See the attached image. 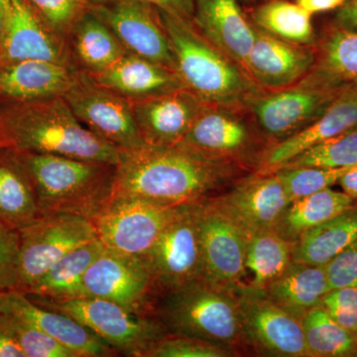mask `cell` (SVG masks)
Wrapping results in <instances>:
<instances>
[{
	"label": "cell",
	"mask_w": 357,
	"mask_h": 357,
	"mask_svg": "<svg viewBox=\"0 0 357 357\" xmlns=\"http://www.w3.org/2000/svg\"><path fill=\"white\" fill-rule=\"evenodd\" d=\"M236 164L208 158L184 146L121 150L115 195L168 206L196 204L236 175Z\"/></svg>",
	"instance_id": "cell-1"
},
{
	"label": "cell",
	"mask_w": 357,
	"mask_h": 357,
	"mask_svg": "<svg viewBox=\"0 0 357 357\" xmlns=\"http://www.w3.org/2000/svg\"><path fill=\"white\" fill-rule=\"evenodd\" d=\"M8 148L20 153L56 155L119 162L121 149L98 137L77 119L64 98L13 103L0 114Z\"/></svg>",
	"instance_id": "cell-2"
},
{
	"label": "cell",
	"mask_w": 357,
	"mask_h": 357,
	"mask_svg": "<svg viewBox=\"0 0 357 357\" xmlns=\"http://www.w3.org/2000/svg\"><path fill=\"white\" fill-rule=\"evenodd\" d=\"M175 70L206 105L246 107L260 89L245 70L199 32L194 21L159 10Z\"/></svg>",
	"instance_id": "cell-3"
},
{
	"label": "cell",
	"mask_w": 357,
	"mask_h": 357,
	"mask_svg": "<svg viewBox=\"0 0 357 357\" xmlns=\"http://www.w3.org/2000/svg\"><path fill=\"white\" fill-rule=\"evenodd\" d=\"M20 155L31 178L40 215L66 213L93 220L114 198V164L56 155Z\"/></svg>",
	"instance_id": "cell-4"
},
{
	"label": "cell",
	"mask_w": 357,
	"mask_h": 357,
	"mask_svg": "<svg viewBox=\"0 0 357 357\" xmlns=\"http://www.w3.org/2000/svg\"><path fill=\"white\" fill-rule=\"evenodd\" d=\"M161 318L168 332L227 349L244 340L237 290L206 279L169 291Z\"/></svg>",
	"instance_id": "cell-5"
},
{
	"label": "cell",
	"mask_w": 357,
	"mask_h": 357,
	"mask_svg": "<svg viewBox=\"0 0 357 357\" xmlns=\"http://www.w3.org/2000/svg\"><path fill=\"white\" fill-rule=\"evenodd\" d=\"M29 298L40 306L64 312L77 319L117 354L121 352L124 356L146 357L152 345L168 335L163 324L110 301L91 297L65 300Z\"/></svg>",
	"instance_id": "cell-6"
},
{
	"label": "cell",
	"mask_w": 357,
	"mask_h": 357,
	"mask_svg": "<svg viewBox=\"0 0 357 357\" xmlns=\"http://www.w3.org/2000/svg\"><path fill=\"white\" fill-rule=\"evenodd\" d=\"M20 280L27 293L59 260L75 248L98 239L93 220L66 213L42 215L20 229Z\"/></svg>",
	"instance_id": "cell-7"
},
{
	"label": "cell",
	"mask_w": 357,
	"mask_h": 357,
	"mask_svg": "<svg viewBox=\"0 0 357 357\" xmlns=\"http://www.w3.org/2000/svg\"><path fill=\"white\" fill-rule=\"evenodd\" d=\"M345 89L328 88L304 77L289 88L260 91L246 107L258 129L276 143L316 121Z\"/></svg>",
	"instance_id": "cell-8"
},
{
	"label": "cell",
	"mask_w": 357,
	"mask_h": 357,
	"mask_svg": "<svg viewBox=\"0 0 357 357\" xmlns=\"http://www.w3.org/2000/svg\"><path fill=\"white\" fill-rule=\"evenodd\" d=\"M180 206L115 195L107 210L93 222L105 249L144 257Z\"/></svg>",
	"instance_id": "cell-9"
},
{
	"label": "cell",
	"mask_w": 357,
	"mask_h": 357,
	"mask_svg": "<svg viewBox=\"0 0 357 357\" xmlns=\"http://www.w3.org/2000/svg\"><path fill=\"white\" fill-rule=\"evenodd\" d=\"M197 204L181 206L144 256L156 285L168 291L203 277Z\"/></svg>",
	"instance_id": "cell-10"
},
{
	"label": "cell",
	"mask_w": 357,
	"mask_h": 357,
	"mask_svg": "<svg viewBox=\"0 0 357 357\" xmlns=\"http://www.w3.org/2000/svg\"><path fill=\"white\" fill-rule=\"evenodd\" d=\"M64 98L86 128L119 149H134L144 145L131 102L96 84L81 70Z\"/></svg>",
	"instance_id": "cell-11"
},
{
	"label": "cell",
	"mask_w": 357,
	"mask_h": 357,
	"mask_svg": "<svg viewBox=\"0 0 357 357\" xmlns=\"http://www.w3.org/2000/svg\"><path fill=\"white\" fill-rule=\"evenodd\" d=\"M255 128L248 107L206 105L180 144L208 158L238 165L255 150Z\"/></svg>",
	"instance_id": "cell-12"
},
{
	"label": "cell",
	"mask_w": 357,
	"mask_h": 357,
	"mask_svg": "<svg viewBox=\"0 0 357 357\" xmlns=\"http://www.w3.org/2000/svg\"><path fill=\"white\" fill-rule=\"evenodd\" d=\"M244 340L275 356H309L302 321L268 297L263 290L237 289Z\"/></svg>",
	"instance_id": "cell-13"
},
{
	"label": "cell",
	"mask_w": 357,
	"mask_h": 357,
	"mask_svg": "<svg viewBox=\"0 0 357 357\" xmlns=\"http://www.w3.org/2000/svg\"><path fill=\"white\" fill-rule=\"evenodd\" d=\"M89 11L114 33L129 53L176 70L156 7L141 0H96Z\"/></svg>",
	"instance_id": "cell-14"
},
{
	"label": "cell",
	"mask_w": 357,
	"mask_h": 357,
	"mask_svg": "<svg viewBox=\"0 0 357 357\" xmlns=\"http://www.w3.org/2000/svg\"><path fill=\"white\" fill-rule=\"evenodd\" d=\"M201 241L203 277L206 280L231 289L243 287L248 236L213 202L197 204Z\"/></svg>",
	"instance_id": "cell-15"
},
{
	"label": "cell",
	"mask_w": 357,
	"mask_h": 357,
	"mask_svg": "<svg viewBox=\"0 0 357 357\" xmlns=\"http://www.w3.org/2000/svg\"><path fill=\"white\" fill-rule=\"evenodd\" d=\"M155 286L153 273L144 257L105 249L84 274L83 297L110 301L142 314Z\"/></svg>",
	"instance_id": "cell-16"
},
{
	"label": "cell",
	"mask_w": 357,
	"mask_h": 357,
	"mask_svg": "<svg viewBox=\"0 0 357 357\" xmlns=\"http://www.w3.org/2000/svg\"><path fill=\"white\" fill-rule=\"evenodd\" d=\"M25 60L50 61L75 67L67 38L45 20L29 0H8L0 66Z\"/></svg>",
	"instance_id": "cell-17"
},
{
	"label": "cell",
	"mask_w": 357,
	"mask_h": 357,
	"mask_svg": "<svg viewBox=\"0 0 357 357\" xmlns=\"http://www.w3.org/2000/svg\"><path fill=\"white\" fill-rule=\"evenodd\" d=\"M213 204L243 230L246 236L276 231L291 204L275 172H259L246 178Z\"/></svg>",
	"instance_id": "cell-18"
},
{
	"label": "cell",
	"mask_w": 357,
	"mask_h": 357,
	"mask_svg": "<svg viewBox=\"0 0 357 357\" xmlns=\"http://www.w3.org/2000/svg\"><path fill=\"white\" fill-rule=\"evenodd\" d=\"M206 105L185 88L131 102L141 138L150 146L182 143Z\"/></svg>",
	"instance_id": "cell-19"
},
{
	"label": "cell",
	"mask_w": 357,
	"mask_h": 357,
	"mask_svg": "<svg viewBox=\"0 0 357 357\" xmlns=\"http://www.w3.org/2000/svg\"><path fill=\"white\" fill-rule=\"evenodd\" d=\"M314 61V47L290 43L255 27L245 72L263 91H277L302 81Z\"/></svg>",
	"instance_id": "cell-20"
},
{
	"label": "cell",
	"mask_w": 357,
	"mask_h": 357,
	"mask_svg": "<svg viewBox=\"0 0 357 357\" xmlns=\"http://www.w3.org/2000/svg\"><path fill=\"white\" fill-rule=\"evenodd\" d=\"M356 126L357 86H354L345 89L316 121L263 151L259 157L260 172H272L310 148Z\"/></svg>",
	"instance_id": "cell-21"
},
{
	"label": "cell",
	"mask_w": 357,
	"mask_h": 357,
	"mask_svg": "<svg viewBox=\"0 0 357 357\" xmlns=\"http://www.w3.org/2000/svg\"><path fill=\"white\" fill-rule=\"evenodd\" d=\"M79 70L43 60H25L0 66V98L11 103L64 98Z\"/></svg>",
	"instance_id": "cell-22"
},
{
	"label": "cell",
	"mask_w": 357,
	"mask_h": 357,
	"mask_svg": "<svg viewBox=\"0 0 357 357\" xmlns=\"http://www.w3.org/2000/svg\"><path fill=\"white\" fill-rule=\"evenodd\" d=\"M194 23L208 41L245 70L255 27L238 0H195Z\"/></svg>",
	"instance_id": "cell-23"
},
{
	"label": "cell",
	"mask_w": 357,
	"mask_h": 357,
	"mask_svg": "<svg viewBox=\"0 0 357 357\" xmlns=\"http://www.w3.org/2000/svg\"><path fill=\"white\" fill-rule=\"evenodd\" d=\"M10 312L43 331L77 357H109L117 352L95 333L64 312L54 311L33 302L20 291L9 292Z\"/></svg>",
	"instance_id": "cell-24"
},
{
	"label": "cell",
	"mask_w": 357,
	"mask_h": 357,
	"mask_svg": "<svg viewBox=\"0 0 357 357\" xmlns=\"http://www.w3.org/2000/svg\"><path fill=\"white\" fill-rule=\"evenodd\" d=\"M88 76L130 102L185 88L176 70L132 53L124 56L109 69Z\"/></svg>",
	"instance_id": "cell-25"
},
{
	"label": "cell",
	"mask_w": 357,
	"mask_h": 357,
	"mask_svg": "<svg viewBox=\"0 0 357 357\" xmlns=\"http://www.w3.org/2000/svg\"><path fill=\"white\" fill-rule=\"evenodd\" d=\"M316 61L305 79L328 88L357 86V33L337 22L317 42Z\"/></svg>",
	"instance_id": "cell-26"
},
{
	"label": "cell",
	"mask_w": 357,
	"mask_h": 357,
	"mask_svg": "<svg viewBox=\"0 0 357 357\" xmlns=\"http://www.w3.org/2000/svg\"><path fill=\"white\" fill-rule=\"evenodd\" d=\"M67 42L75 67L86 75L109 69L129 53L114 33L91 11L75 23Z\"/></svg>",
	"instance_id": "cell-27"
},
{
	"label": "cell",
	"mask_w": 357,
	"mask_h": 357,
	"mask_svg": "<svg viewBox=\"0 0 357 357\" xmlns=\"http://www.w3.org/2000/svg\"><path fill=\"white\" fill-rule=\"evenodd\" d=\"M40 217L36 195L20 155L0 149V222L20 230Z\"/></svg>",
	"instance_id": "cell-28"
},
{
	"label": "cell",
	"mask_w": 357,
	"mask_h": 357,
	"mask_svg": "<svg viewBox=\"0 0 357 357\" xmlns=\"http://www.w3.org/2000/svg\"><path fill=\"white\" fill-rule=\"evenodd\" d=\"M330 290L325 266L293 261L263 291L278 306L302 319L307 312L321 306Z\"/></svg>",
	"instance_id": "cell-29"
},
{
	"label": "cell",
	"mask_w": 357,
	"mask_h": 357,
	"mask_svg": "<svg viewBox=\"0 0 357 357\" xmlns=\"http://www.w3.org/2000/svg\"><path fill=\"white\" fill-rule=\"evenodd\" d=\"M105 250L98 238L75 248L54 264L26 295L51 300L83 297L84 274Z\"/></svg>",
	"instance_id": "cell-30"
},
{
	"label": "cell",
	"mask_w": 357,
	"mask_h": 357,
	"mask_svg": "<svg viewBox=\"0 0 357 357\" xmlns=\"http://www.w3.org/2000/svg\"><path fill=\"white\" fill-rule=\"evenodd\" d=\"M357 241V210L344 211L293 243V261L325 266Z\"/></svg>",
	"instance_id": "cell-31"
},
{
	"label": "cell",
	"mask_w": 357,
	"mask_h": 357,
	"mask_svg": "<svg viewBox=\"0 0 357 357\" xmlns=\"http://www.w3.org/2000/svg\"><path fill=\"white\" fill-rule=\"evenodd\" d=\"M354 199L344 192L326 188L292 202L276 232L287 241H297L305 232L354 208Z\"/></svg>",
	"instance_id": "cell-32"
},
{
	"label": "cell",
	"mask_w": 357,
	"mask_h": 357,
	"mask_svg": "<svg viewBox=\"0 0 357 357\" xmlns=\"http://www.w3.org/2000/svg\"><path fill=\"white\" fill-rule=\"evenodd\" d=\"M312 16L297 2L262 0L253 9L251 22L258 29L290 43L316 47Z\"/></svg>",
	"instance_id": "cell-33"
},
{
	"label": "cell",
	"mask_w": 357,
	"mask_h": 357,
	"mask_svg": "<svg viewBox=\"0 0 357 357\" xmlns=\"http://www.w3.org/2000/svg\"><path fill=\"white\" fill-rule=\"evenodd\" d=\"M292 262V241L276 231L259 232L248 237L245 268L251 275L249 287L264 290Z\"/></svg>",
	"instance_id": "cell-34"
},
{
	"label": "cell",
	"mask_w": 357,
	"mask_h": 357,
	"mask_svg": "<svg viewBox=\"0 0 357 357\" xmlns=\"http://www.w3.org/2000/svg\"><path fill=\"white\" fill-rule=\"evenodd\" d=\"M301 321L309 356L344 357L356 354V335L338 325L323 307H314Z\"/></svg>",
	"instance_id": "cell-35"
},
{
	"label": "cell",
	"mask_w": 357,
	"mask_h": 357,
	"mask_svg": "<svg viewBox=\"0 0 357 357\" xmlns=\"http://www.w3.org/2000/svg\"><path fill=\"white\" fill-rule=\"evenodd\" d=\"M354 165H357V126L310 148L279 168H344Z\"/></svg>",
	"instance_id": "cell-36"
},
{
	"label": "cell",
	"mask_w": 357,
	"mask_h": 357,
	"mask_svg": "<svg viewBox=\"0 0 357 357\" xmlns=\"http://www.w3.org/2000/svg\"><path fill=\"white\" fill-rule=\"evenodd\" d=\"M356 166V165H354ZM354 166L344 168L298 167L279 168L273 172L280 178L291 203L337 184L340 178Z\"/></svg>",
	"instance_id": "cell-37"
},
{
	"label": "cell",
	"mask_w": 357,
	"mask_h": 357,
	"mask_svg": "<svg viewBox=\"0 0 357 357\" xmlns=\"http://www.w3.org/2000/svg\"><path fill=\"white\" fill-rule=\"evenodd\" d=\"M232 351L222 345L211 344L182 335H166L157 340L147 352L146 357H227Z\"/></svg>",
	"instance_id": "cell-38"
},
{
	"label": "cell",
	"mask_w": 357,
	"mask_h": 357,
	"mask_svg": "<svg viewBox=\"0 0 357 357\" xmlns=\"http://www.w3.org/2000/svg\"><path fill=\"white\" fill-rule=\"evenodd\" d=\"M11 321L25 357H77L74 352L24 319L11 314Z\"/></svg>",
	"instance_id": "cell-39"
},
{
	"label": "cell",
	"mask_w": 357,
	"mask_h": 357,
	"mask_svg": "<svg viewBox=\"0 0 357 357\" xmlns=\"http://www.w3.org/2000/svg\"><path fill=\"white\" fill-rule=\"evenodd\" d=\"M45 20L67 38L73 26L91 10L96 0H29Z\"/></svg>",
	"instance_id": "cell-40"
},
{
	"label": "cell",
	"mask_w": 357,
	"mask_h": 357,
	"mask_svg": "<svg viewBox=\"0 0 357 357\" xmlns=\"http://www.w3.org/2000/svg\"><path fill=\"white\" fill-rule=\"evenodd\" d=\"M20 280V230L0 222V292L17 291Z\"/></svg>",
	"instance_id": "cell-41"
},
{
	"label": "cell",
	"mask_w": 357,
	"mask_h": 357,
	"mask_svg": "<svg viewBox=\"0 0 357 357\" xmlns=\"http://www.w3.org/2000/svg\"><path fill=\"white\" fill-rule=\"evenodd\" d=\"M321 306L338 325L357 337V287L332 289Z\"/></svg>",
	"instance_id": "cell-42"
},
{
	"label": "cell",
	"mask_w": 357,
	"mask_h": 357,
	"mask_svg": "<svg viewBox=\"0 0 357 357\" xmlns=\"http://www.w3.org/2000/svg\"><path fill=\"white\" fill-rule=\"evenodd\" d=\"M330 289L357 287V241L325 265Z\"/></svg>",
	"instance_id": "cell-43"
},
{
	"label": "cell",
	"mask_w": 357,
	"mask_h": 357,
	"mask_svg": "<svg viewBox=\"0 0 357 357\" xmlns=\"http://www.w3.org/2000/svg\"><path fill=\"white\" fill-rule=\"evenodd\" d=\"M0 357H25L14 333L11 312L0 314Z\"/></svg>",
	"instance_id": "cell-44"
},
{
	"label": "cell",
	"mask_w": 357,
	"mask_h": 357,
	"mask_svg": "<svg viewBox=\"0 0 357 357\" xmlns=\"http://www.w3.org/2000/svg\"><path fill=\"white\" fill-rule=\"evenodd\" d=\"M156 7L159 10L185 18L194 20L195 0H141Z\"/></svg>",
	"instance_id": "cell-45"
},
{
	"label": "cell",
	"mask_w": 357,
	"mask_h": 357,
	"mask_svg": "<svg viewBox=\"0 0 357 357\" xmlns=\"http://www.w3.org/2000/svg\"><path fill=\"white\" fill-rule=\"evenodd\" d=\"M335 21L342 27L357 33V0H345L344 6L337 9Z\"/></svg>",
	"instance_id": "cell-46"
},
{
	"label": "cell",
	"mask_w": 357,
	"mask_h": 357,
	"mask_svg": "<svg viewBox=\"0 0 357 357\" xmlns=\"http://www.w3.org/2000/svg\"><path fill=\"white\" fill-rule=\"evenodd\" d=\"M304 10L311 15L337 10L344 6L345 0H296Z\"/></svg>",
	"instance_id": "cell-47"
},
{
	"label": "cell",
	"mask_w": 357,
	"mask_h": 357,
	"mask_svg": "<svg viewBox=\"0 0 357 357\" xmlns=\"http://www.w3.org/2000/svg\"><path fill=\"white\" fill-rule=\"evenodd\" d=\"M337 184L342 185L345 194L354 199H357V165L345 172Z\"/></svg>",
	"instance_id": "cell-48"
},
{
	"label": "cell",
	"mask_w": 357,
	"mask_h": 357,
	"mask_svg": "<svg viewBox=\"0 0 357 357\" xmlns=\"http://www.w3.org/2000/svg\"><path fill=\"white\" fill-rule=\"evenodd\" d=\"M8 18V0H0V45L3 39Z\"/></svg>",
	"instance_id": "cell-49"
},
{
	"label": "cell",
	"mask_w": 357,
	"mask_h": 357,
	"mask_svg": "<svg viewBox=\"0 0 357 357\" xmlns=\"http://www.w3.org/2000/svg\"><path fill=\"white\" fill-rule=\"evenodd\" d=\"M10 312L9 306V292H0V314Z\"/></svg>",
	"instance_id": "cell-50"
},
{
	"label": "cell",
	"mask_w": 357,
	"mask_h": 357,
	"mask_svg": "<svg viewBox=\"0 0 357 357\" xmlns=\"http://www.w3.org/2000/svg\"><path fill=\"white\" fill-rule=\"evenodd\" d=\"M1 148H8L6 135H4L3 129H2L1 124H0V149Z\"/></svg>",
	"instance_id": "cell-51"
},
{
	"label": "cell",
	"mask_w": 357,
	"mask_h": 357,
	"mask_svg": "<svg viewBox=\"0 0 357 357\" xmlns=\"http://www.w3.org/2000/svg\"><path fill=\"white\" fill-rule=\"evenodd\" d=\"M238 1L243 2V3H256V2H260L262 1V0H238Z\"/></svg>",
	"instance_id": "cell-52"
},
{
	"label": "cell",
	"mask_w": 357,
	"mask_h": 357,
	"mask_svg": "<svg viewBox=\"0 0 357 357\" xmlns=\"http://www.w3.org/2000/svg\"><path fill=\"white\" fill-rule=\"evenodd\" d=\"M356 354H357V352H356Z\"/></svg>",
	"instance_id": "cell-53"
}]
</instances>
